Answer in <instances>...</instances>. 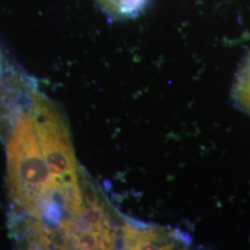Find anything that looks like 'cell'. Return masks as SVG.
<instances>
[{
	"label": "cell",
	"instance_id": "obj_1",
	"mask_svg": "<svg viewBox=\"0 0 250 250\" xmlns=\"http://www.w3.org/2000/svg\"><path fill=\"white\" fill-rule=\"evenodd\" d=\"M188 239L181 232L157 225L136 224L125 219L123 247L127 250H170L186 248Z\"/></svg>",
	"mask_w": 250,
	"mask_h": 250
},
{
	"label": "cell",
	"instance_id": "obj_2",
	"mask_svg": "<svg viewBox=\"0 0 250 250\" xmlns=\"http://www.w3.org/2000/svg\"><path fill=\"white\" fill-rule=\"evenodd\" d=\"M232 97L235 106L250 115V51L242 62L236 75Z\"/></svg>",
	"mask_w": 250,
	"mask_h": 250
}]
</instances>
